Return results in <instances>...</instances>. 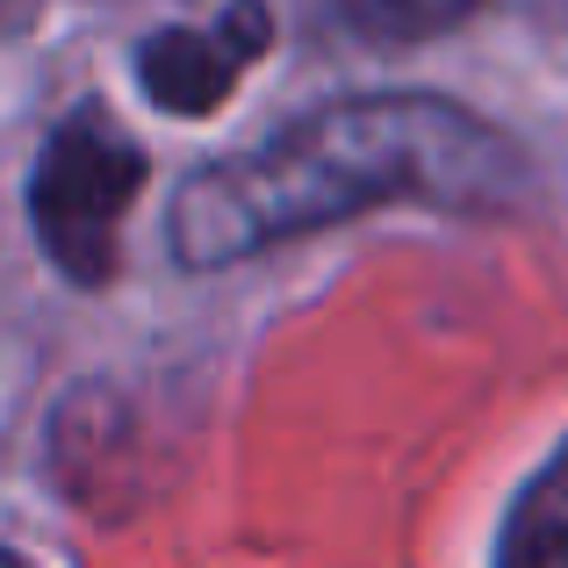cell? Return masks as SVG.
Segmentation results:
<instances>
[{"label": "cell", "instance_id": "obj_1", "mask_svg": "<svg viewBox=\"0 0 568 568\" xmlns=\"http://www.w3.org/2000/svg\"><path fill=\"white\" fill-rule=\"evenodd\" d=\"M511 144L446 94H338L288 115L245 152L194 166L166 202V245L187 274H216L266 245L353 223L388 202H497Z\"/></svg>", "mask_w": 568, "mask_h": 568}, {"label": "cell", "instance_id": "obj_2", "mask_svg": "<svg viewBox=\"0 0 568 568\" xmlns=\"http://www.w3.org/2000/svg\"><path fill=\"white\" fill-rule=\"evenodd\" d=\"M144 181H152L144 144L101 101H80L43 138L37 166H29V231H37L43 260L72 288H109L115 281V266H123V223L138 209Z\"/></svg>", "mask_w": 568, "mask_h": 568}, {"label": "cell", "instance_id": "obj_3", "mask_svg": "<svg viewBox=\"0 0 568 568\" xmlns=\"http://www.w3.org/2000/svg\"><path fill=\"white\" fill-rule=\"evenodd\" d=\"M266 43H274V8L266 0H231L209 22L152 29L138 43V87L152 109L181 115V123H202V115H216L245 87V72L266 58Z\"/></svg>", "mask_w": 568, "mask_h": 568}, {"label": "cell", "instance_id": "obj_4", "mask_svg": "<svg viewBox=\"0 0 568 568\" xmlns=\"http://www.w3.org/2000/svg\"><path fill=\"white\" fill-rule=\"evenodd\" d=\"M497 568H568V446H555L547 468L518 489L497 540Z\"/></svg>", "mask_w": 568, "mask_h": 568}, {"label": "cell", "instance_id": "obj_5", "mask_svg": "<svg viewBox=\"0 0 568 568\" xmlns=\"http://www.w3.org/2000/svg\"><path fill=\"white\" fill-rule=\"evenodd\" d=\"M483 0H338V22L353 29L361 43H432L446 29L475 22Z\"/></svg>", "mask_w": 568, "mask_h": 568}, {"label": "cell", "instance_id": "obj_6", "mask_svg": "<svg viewBox=\"0 0 568 568\" xmlns=\"http://www.w3.org/2000/svg\"><path fill=\"white\" fill-rule=\"evenodd\" d=\"M0 568H29V561H22V555H8V547H0Z\"/></svg>", "mask_w": 568, "mask_h": 568}, {"label": "cell", "instance_id": "obj_7", "mask_svg": "<svg viewBox=\"0 0 568 568\" xmlns=\"http://www.w3.org/2000/svg\"><path fill=\"white\" fill-rule=\"evenodd\" d=\"M0 8H8V0H0Z\"/></svg>", "mask_w": 568, "mask_h": 568}]
</instances>
